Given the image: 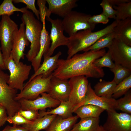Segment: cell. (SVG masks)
<instances>
[{"instance_id": "ba28073f", "label": "cell", "mask_w": 131, "mask_h": 131, "mask_svg": "<svg viewBox=\"0 0 131 131\" xmlns=\"http://www.w3.org/2000/svg\"><path fill=\"white\" fill-rule=\"evenodd\" d=\"M18 29V25L6 15L2 16L0 22V41L4 59L10 56L12 49L14 32Z\"/></svg>"}, {"instance_id": "836d02e7", "label": "cell", "mask_w": 131, "mask_h": 131, "mask_svg": "<svg viewBox=\"0 0 131 131\" xmlns=\"http://www.w3.org/2000/svg\"><path fill=\"white\" fill-rule=\"evenodd\" d=\"M102 8V12L108 18L115 19L116 13V11L110 4L108 0H103L100 4Z\"/></svg>"}, {"instance_id": "d590c367", "label": "cell", "mask_w": 131, "mask_h": 131, "mask_svg": "<svg viewBox=\"0 0 131 131\" xmlns=\"http://www.w3.org/2000/svg\"><path fill=\"white\" fill-rule=\"evenodd\" d=\"M46 0H38L37 4L39 8V16L40 20L42 23L45 20L46 17H49L51 14L49 12L48 9L46 6Z\"/></svg>"}, {"instance_id": "cb8c5ba5", "label": "cell", "mask_w": 131, "mask_h": 131, "mask_svg": "<svg viewBox=\"0 0 131 131\" xmlns=\"http://www.w3.org/2000/svg\"><path fill=\"white\" fill-rule=\"evenodd\" d=\"M113 80L107 82L100 80L94 87V91L97 96L106 98H112L113 90L116 85Z\"/></svg>"}, {"instance_id": "f6af8a7d", "label": "cell", "mask_w": 131, "mask_h": 131, "mask_svg": "<svg viewBox=\"0 0 131 131\" xmlns=\"http://www.w3.org/2000/svg\"><path fill=\"white\" fill-rule=\"evenodd\" d=\"M68 131H73L72 130H71Z\"/></svg>"}, {"instance_id": "f35d334b", "label": "cell", "mask_w": 131, "mask_h": 131, "mask_svg": "<svg viewBox=\"0 0 131 131\" xmlns=\"http://www.w3.org/2000/svg\"><path fill=\"white\" fill-rule=\"evenodd\" d=\"M89 21L90 23L96 24L98 23L107 24L109 21V18L102 12L100 14L91 16Z\"/></svg>"}, {"instance_id": "3957f363", "label": "cell", "mask_w": 131, "mask_h": 131, "mask_svg": "<svg viewBox=\"0 0 131 131\" xmlns=\"http://www.w3.org/2000/svg\"><path fill=\"white\" fill-rule=\"evenodd\" d=\"M21 20L25 25V34L31 43L30 49L26 55L28 60L31 62L37 55L40 50L43 25L35 18L32 12L28 10L23 13Z\"/></svg>"}, {"instance_id": "4316f807", "label": "cell", "mask_w": 131, "mask_h": 131, "mask_svg": "<svg viewBox=\"0 0 131 131\" xmlns=\"http://www.w3.org/2000/svg\"><path fill=\"white\" fill-rule=\"evenodd\" d=\"M114 39V33L113 31L101 37L93 45L83 51H97L106 47L108 48L111 45Z\"/></svg>"}, {"instance_id": "8d00e7d4", "label": "cell", "mask_w": 131, "mask_h": 131, "mask_svg": "<svg viewBox=\"0 0 131 131\" xmlns=\"http://www.w3.org/2000/svg\"><path fill=\"white\" fill-rule=\"evenodd\" d=\"M20 115L27 120L33 121L40 117L38 110L29 109L25 110H20L17 112Z\"/></svg>"}, {"instance_id": "d6a6232c", "label": "cell", "mask_w": 131, "mask_h": 131, "mask_svg": "<svg viewBox=\"0 0 131 131\" xmlns=\"http://www.w3.org/2000/svg\"><path fill=\"white\" fill-rule=\"evenodd\" d=\"M93 64L95 66L100 68L105 67L110 69L115 66L108 50L102 57L95 60Z\"/></svg>"}, {"instance_id": "7a4b0ae2", "label": "cell", "mask_w": 131, "mask_h": 131, "mask_svg": "<svg viewBox=\"0 0 131 131\" xmlns=\"http://www.w3.org/2000/svg\"><path fill=\"white\" fill-rule=\"evenodd\" d=\"M118 21L115 20L104 28L97 31L93 32L90 30H84L69 36L67 46L68 48L67 59L71 58L79 51H83L102 36L112 32Z\"/></svg>"}, {"instance_id": "ab89813d", "label": "cell", "mask_w": 131, "mask_h": 131, "mask_svg": "<svg viewBox=\"0 0 131 131\" xmlns=\"http://www.w3.org/2000/svg\"><path fill=\"white\" fill-rule=\"evenodd\" d=\"M7 114L5 108L0 104V127L5 124L8 116Z\"/></svg>"}, {"instance_id": "44dd1931", "label": "cell", "mask_w": 131, "mask_h": 131, "mask_svg": "<svg viewBox=\"0 0 131 131\" xmlns=\"http://www.w3.org/2000/svg\"><path fill=\"white\" fill-rule=\"evenodd\" d=\"M78 118L76 115L64 119L57 115L45 131H68L71 130Z\"/></svg>"}, {"instance_id": "4fadbf2b", "label": "cell", "mask_w": 131, "mask_h": 131, "mask_svg": "<svg viewBox=\"0 0 131 131\" xmlns=\"http://www.w3.org/2000/svg\"><path fill=\"white\" fill-rule=\"evenodd\" d=\"M13 45L11 54L16 64L24 59V52L26 46L29 44L25 33V25L23 22L20 24L19 28L15 31L13 35Z\"/></svg>"}, {"instance_id": "d6986e66", "label": "cell", "mask_w": 131, "mask_h": 131, "mask_svg": "<svg viewBox=\"0 0 131 131\" xmlns=\"http://www.w3.org/2000/svg\"><path fill=\"white\" fill-rule=\"evenodd\" d=\"M61 54V52L59 51L53 56L44 57V60L42 64L31 76L27 83L29 82L35 77L39 75H42L44 78L49 76L57 68L59 57Z\"/></svg>"}, {"instance_id": "ee69618b", "label": "cell", "mask_w": 131, "mask_h": 131, "mask_svg": "<svg viewBox=\"0 0 131 131\" xmlns=\"http://www.w3.org/2000/svg\"><path fill=\"white\" fill-rule=\"evenodd\" d=\"M97 131H106L103 128L102 125H99Z\"/></svg>"}, {"instance_id": "9a60e30c", "label": "cell", "mask_w": 131, "mask_h": 131, "mask_svg": "<svg viewBox=\"0 0 131 131\" xmlns=\"http://www.w3.org/2000/svg\"><path fill=\"white\" fill-rule=\"evenodd\" d=\"M91 104L100 107L106 111L115 110L116 100L112 97L108 98L98 96L95 93L91 84L89 83L87 91L84 101L74 106L73 112L79 107L84 105Z\"/></svg>"}, {"instance_id": "e0dca14e", "label": "cell", "mask_w": 131, "mask_h": 131, "mask_svg": "<svg viewBox=\"0 0 131 131\" xmlns=\"http://www.w3.org/2000/svg\"><path fill=\"white\" fill-rule=\"evenodd\" d=\"M78 0H46L48 10L53 14L64 18L77 6Z\"/></svg>"}, {"instance_id": "d4e9b609", "label": "cell", "mask_w": 131, "mask_h": 131, "mask_svg": "<svg viewBox=\"0 0 131 131\" xmlns=\"http://www.w3.org/2000/svg\"><path fill=\"white\" fill-rule=\"evenodd\" d=\"M99 117H89L81 119L75 124L72 130L73 131H97L99 126Z\"/></svg>"}, {"instance_id": "7402d4cb", "label": "cell", "mask_w": 131, "mask_h": 131, "mask_svg": "<svg viewBox=\"0 0 131 131\" xmlns=\"http://www.w3.org/2000/svg\"><path fill=\"white\" fill-rule=\"evenodd\" d=\"M75 105L69 101H62L55 108L47 112L41 110L39 113L40 117L48 115H56L66 119L73 116Z\"/></svg>"}, {"instance_id": "74e56055", "label": "cell", "mask_w": 131, "mask_h": 131, "mask_svg": "<svg viewBox=\"0 0 131 131\" xmlns=\"http://www.w3.org/2000/svg\"><path fill=\"white\" fill-rule=\"evenodd\" d=\"M35 0H12V2L15 3H21L25 4L27 9L31 10L35 14L37 19L39 20L40 19L39 12L35 6Z\"/></svg>"}, {"instance_id": "7c38bea8", "label": "cell", "mask_w": 131, "mask_h": 131, "mask_svg": "<svg viewBox=\"0 0 131 131\" xmlns=\"http://www.w3.org/2000/svg\"><path fill=\"white\" fill-rule=\"evenodd\" d=\"M87 78L84 76L80 75L72 77L69 80L71 91L68 101L74 106L85 99L89 84Z\"/></svg>"}, {"instance_id": "7bdbcfd3", "label": "cell", "mask_w": 131, "mask_h": 131, "mask_svg": "<svg viewBox=\"0 0 131 131\" xmlns=\"http://www.w3.org/2000/svg\"><path fill=\"white\" fill-rule=\"evenodd\" d=\"M1 50V47H0V68L2 70H5L6 69L4 64V59Z\"/></svg>"}, {"instance_id": "30bf717a", "label": "cell", "mask_w": 131, "mask_h": 131, "mask_svg": "<svg viewBox=\"0 0 131 131\" xmlns=\"http://www.w3.org/2000/svg\"><path fill=\"white\" fill-rule=\"evenodd\" d=\"M108 49L115 64L131 69V46L114 39Z\"/></svg>"}, {"instance_id": "bcb514c9", "label": "cell", "mask_w": 131, "mask_h": 131, "mask_svg": "<svg viewBox=\"0 0 131 131\" xmlns=\"http://www.w3.org/2000/svg\"></svg>"}, {"instance_id": "1f68e13d", "label": "cell", "mask_w": 131, "mask_h": 131, "mask_svg": "<svg viewBox=\"0 0 131 131\" xmlns=\"http://www.w3.org/2000/svg\"><path fill=\"white\" fill-rule=\"evenodd\" d=\"M115 110L131 114V90H130L123 98L116 100Z\"/></svg>"}, {"instance_id": "60d3db41", "label": "cell", "mask_w": 131, "mask_h": 131, "mask_svg": "<svg viewBox=\"0 0 131 131\" xmlns=\"http://www.w3.org/2000/svg\"><path fill=\"white\" fill-rule=\"evenodd\" d=\"M0 131H28V129L19 125L13 124L12 126L9 125L6 126L3 130Z\"/></svg>"}, {"instance_id": "ac0fdd59", "label": "cell", "mask_w": 131, "mask_h": 131, "mask_svg": "<svg viewBox=\"0 0 131 131\" xmlns=\"http://www.w3.org/2000/svg\"><path fill=\"white\" fill-rule=\"evenodd\" d=\"M42 24L43 27L40 36V50L37 55L31 61L34 72L41 65L42 57L48 51L51 44L49 32L46 28L45 20L43 21Z\"/></svg>"}, {"instance_id": "ffe728a7", "label": "cell", "mask_w": 131, "mask_h": 131, "mask_svg": "<svg viewBox=\"0 0 131 131\" xmlns=\"http://www.w3.org/2000/svg\"><path fill=\"white\" fill-rule=\"evenodd\" d=\"M113 32L114 39L131 46V18L118 21Z\"/></svg>"}, {"instance_id": "8fae6325", "label": "cell", "mask_w": 131, "mask_h": 131, "mask_svg": "<svg viewBox=\"0 0 131 131\" xmlns=\"http://www.w3.org/2000/svg\"><path fill=\"white\" fill-rule=\"evenodd\" d=\"M45 19L51 23V27L49 36L51 42L49 50L45 56H51L56 49L61 46H67L68 42V37L64 34V30L62 20L57 18L53 19L50 17Z\"/></svg>"}, {"instance_id": "2e32d148", "label": "cell", "mask_w": 131, "mask_h": 131, "mask_svg": "<svg viewBox=\"0 0 131 131\" xmlns=\"http://www.w3.org/2000/svg\"><path fill=\"white\" fill-rule=\"evenodd\" d=\"M70 91L69 80L53 75L47 93L53 99L61 102L68 100Z\"/></svg>"}, {"instance_id": "6da1fadb", "label": "cell", "mask_w": 131, "mask_h": 131, "mask_svg": "<svg viewBox=\"0 0 131 131\" xmlns=\"http://www.w3.org/2000/svg\"><path fill=\"white\" fill-rule=\"evenodd\" d=\"M106 53L105 49H103L76 54L69 59H59L57 67L52 73L53 75L68 80L80 75L84 76L87 78H103L105 75L103 69L95 66L93 63Z\"/></svg>"}, {"instance_id": "5b68a950", "label": "cell", "mask_w": 131, "mask_h": 131, "mask_svg": "<svg viewBox=\"0 0 131 131\" xmlns=\"http://www.w3.org/2000/svg\"><path fill=\"white\" fill-rule=\"evenodd\" d=\"M3 70L0 68V104L5 108L8 116H13L21 110L20 105L14 99L17 90L8 84L9 75Z\"/></svg>"}, {"instance_id": "83f0119b", "label": "cell", "mask_w": 131, "mask_h": 131, "mask_svg": "<svg viewBox=\"0 0 131 131\" xmlns=\"http://www.w3.org/2000/svg\"><path fill=\"white\" fill-rule=\"evenodd\" d=\"M113 7L116 12L115 20L119 21L131 18V1L122 3Z\"/></svg>"}, {"instance_id": "f1b7e54d", "label": "cell", "mask_w": 131, "mask_h": 131, "mask_svg": "<svg viewBox=\"0 0 131 131\" xmlns=\"http://www.w3.org/2000/svg\"><path fill=\"white\" fill-rule=\"evenodd\" d=\"M110 70L114 74L113 80L117 85L131 75V69L120 65L115 64L114 66Z\"/></svg>"}, {"instance_id": "b9f144b4", "label": "cell", "mask_w": 131, "mask_h": 131, "mask_svg": "<svg viewBox=\"0 0 131 131\" xmlns=\"http://www.w3.org/2000/svg\"><path fill=\"white\" fill-rule=\"evenodd\" d=\"M108 1L113 7L122 3L131 1V0H108Z\"/></svg>"}, {"instance_id": "8992f818", "label": "cell", "mask_w": 131, "mask_h": 131, "mask_svg": "<svg viewBox=\"0 0 131 131\" xmlns=\"http://www.w3.org/2000/svg\"><path fill=\"white\" fill-rule=\"evenodd\" d=\"M91 15L75 11H72L65 16L62 24L64 31L71 36L80 31L86 30L93 31L95 25L90 23Z\"/></svg>"}, {"instance_id": "277c9868", "label": "cell", "mask_w": 131, "mask_h": 131, "mask_svg": "<svg viewBox=\"0 0 131 131\" xmlns=\"http://www.w3.org/2000/svg\"><path fill=\"white\" fill-rule=\"evenodd\" d=\"M4 61L6 69L10 73L8 84L12 88L21 91L24 87V82L28 78L31 66L20 61L16 64L11 54Z\"/></svg>"}, {"instance_id": "f546056e", "label": "cell", "mask_w": 131, "mask_h": 131, "mask_svg": "<svg viewBox=\"0 0 131 131\" xmlns=\"http://www.w3.org/2000/svg\"><path fill=\"white\" fill-rule=\"evenodd\" d=\"M12 0H4L0 5V16L6 15L10 16L15 11H19L24 13L27 10L26 7L21 8L16 7L13 3Z\"/></svg>"}, {"instance_id": "e575fe53", "label": "cell", "mask_w": 131, "mask_h": 131, "mask_svg": "<svg viewBox=\"0 0 131 131\" xmlns=\"http://www.w3.org/2000/svg\"><path fill=\"white\" fill-rule=\"evenodd\" d=\"M6 121L10 123L18 125L24 124H30L33 121H28L20 115L17 112L13 116L7 117Z\"/></svg>"}, {"instance_id": "603a6c76", "label": "cell", "mask_w": 131, "mask_h": 131, "mask_svg": "<svg viewBox=\"0 0 131 131\" xmlns=\"http://www.w3.org/2000/svg\"><path fill=\"white\" fill-rule=\"evenodd\" d=\"M104 111V109L100 107L91 104H86L80 106L74 113L81 119L89 117H99L101 114Z\"/></svg>"}, {"instance_id": "484cf974", "label": "cell", "mask_w": 131, "mask_h": 131, "mask_svg": "<svg viewBox=\"0 0 131 131\" xmlns=\"http://www.w3.org/2000/svg\"><path fill=\"white\" fill-rule=\"evenodd\" d=\"M57 115H48L39 117L33 121L30 124H24L22 126L26 128L28 131H39L46 130Z\"/></svg>"}, {"instance_id": "52a82bcc", "label": "cell", "mask_w": 131, "mask_h": 131, "mask_svg": "<svg viewBox=\"0 0 131 131\" xmlns=\"http://www.w3.org/2000/svg\"><path fill=\"white\" fill-rule=\"evenodd\" d=\"M52 76V73L47 78L43 77L42 74L36 76L25 84L23 90L20 93L16 94L14 100L18 101L20 99L24 98L33 100L37 98L41 93L47 92Z\"/></svg>"}, {"instance_id": "4dcf8cb0", "label": "cell", "mask_w": 131, "mask_h": 131, "mask_svg": "<svg viewBox=\"0 0 131 131\" xmlns=\"http://www.w3.org/2000/svg\"><path fill=\"white\" fill-rule=\"evenodd\" d=\"M131 87V75L116 85L112 97L115 99L125 95Z\"/></svg>"}, {"instance_id": "9c48e42d", "label": "cell", "mask_w": 131, "mask_h": 131, "mask_svg": "<svg viewBox=\"0 0 131 131\" xmlns=\"http://www.w3.org/2000/svg\"><path fill=\"white\" fill-rule=\"evenodd\" d=\"M107 119L103 125L106 131H131V115L119 113L115 110L107 111Z\"/></svg>"}, {"instance_id": "5bb4252c", "label": "cell", "mask_w": 131, "mask_h": 131, "mask_svg": "<svg viewBox=\"0 0 131 131\" xmlns=\"http://www.w3.org/2000/svg\"><path fill=\"white\" fill-rule=\"evenodd\" d=\"M41 94V97L33 100L24 98L20 99L18 101L20 105L21 109L43 110L47 108L57 107L60 103V101L53 99L47 93L44 92Z\"/></svg>"}]
</instances>
